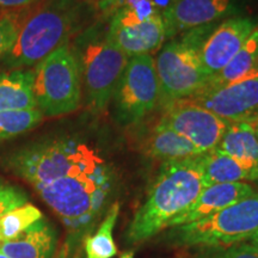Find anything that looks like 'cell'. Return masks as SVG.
Listing matches in <instances>:
<instances>
[{
  "label": "cell",
  "mask_w": 258,
  "mask_h": 258,
  "mask_svg": "<svg viewBox=\"0 0 258 258\" xmlns=\"http://www.w3.org/2000/svg\"><path fill=\"white\" fill-rule=\"evenodd\" d=\"M80 14L78 0H48L22 22L16 43L3 62L12 70L36 66L51 51L69 43Z\"/></svg>",
  "instance_id": "obj_3"
},
{
  "label": "cell",
  "mask_w": 258,
  "mask_h": 258,
  "mask_svg": "<svg viewBox=\"0 0 258 258\" xmlns=\"http://www.w3.org/2000/svg\"><path fill=\"white\" fill-rule=\"evenodd\" d=\"M230 122L208 109L185 101L165 105L158 124L164 125L184 137L202 154L218 147Z\"/></svg>",
  "instance_id": "obj_11"
},
{
  "label": "cell",
  "mask_w": 258,
  "mask_h": 258,
  "mask_svg": "<svg viewBox=\"0 0 258 258\" xmlns=\"http://www.w3.org/2000/svg\"><path fill=\"white\" fill-rule=\"evenodd\" d=\"M256 192L257 190L247 182L224 183L206 186L200 192L198 199L184 212L171 220L166 228L202 220Z\"/></svg>",
  "instance_id": "obj_15"
},
{
  "label": "cell",
  "mask_w": 258,
  "mask_h": 258,
  "mask_svg": "<svg viewBox=\"0 0 258 258\" xmlns=\"http://www.w3.org/2000/svg\"><path fill=\"white\" fill-rule=\"evenodd\" d=\"M159 99V82L152 54L131 57L111 99L116 122L121 125L139 123Z\"/></svg>",
  "instance_id": "obj_10"
},
{
  "label": "cell",
  "mask_w": 258,
  "mask_h": 258,
  "mask_svg": "<svg viewBox=\"0 0 258 258\" xmlns=\"http://www.w3.org/2000/svg\"><path fill=\"white\" fill-rule=\"evenodd\" d=\"M32 91L37 108L48 117L76 111L83 96L79 64L72 47L63 44L32 70Z\"/></svg>",
  "instance_id": "obj_7"
},
{
  "label": "cell",
  "mask_w": 258,
  "mask_h": 258,
  "mask_svg": "<svg viewBox=\"0 0 258 258\" xmlns=\"http://www.w3.org/2000/svg\"><path fill=\"white\" fill-rule=\"evenodd\" d=\"M217 24L206 25L170 38L154 59L160 99L169 105L186 99L207 85L209 77L201 60V48Z\"/></svg>",
  "instance_id": "obj_4"
},
{
  "label": "cell",
  "mask_w": 258,
  "mask_h": 258,
  "mask_svg": "<svg viewBox=\"0 0 258 258\" xmlns=\"http://www.w3.org/2000/svg\"><path fill=\"white\" fill-rule=\"evenodd\" d=\"M3 243V237H2V233H0V244Z\"/></svg>",
  "instance_id": "obj_34"
},
{
  "label": "cell",
  "mask_w": 258,
  "mask_h": 258,
  "mask_svg": "<svg viewBox=\"0 0 258 258\" xmlns=\"http://www.w3.org/2000/svg\"><path fill=\"white\" fill-rule=\"evenodd\" d=\"M246 241L249 244L252 245V246L256 247V249L258 250V231L254 234L251 235V238H249V239H247Z\"/></svg>",
  "instance_id": "obj_30"
},
{
  "label": "cell",
  "mask_w": 258,
  "mask_h": 258,
  "mask_svg": "<svg viewBox=\"0 0 258 258\" xmlns=\"http://www.w3.org/2000/svg\"><path fill=\"white\" fill-rule=\"evenodd\" d=\"M32 82V70L18 69L0 73V111L36 109Z\"/></svg>",
  "instance_id": "obj_19"
},
{
  "label": "cell",
  "mask_w": 258,
  "mask_h": 258,
  "mask_svg": "<svg viewBox=\"0 0 258 258\" xmlns=\"http://www.w3.org/2000/svg\"><path fill=\"white\" fill-rule=\"evenodd\" d=\"M215 150L239 160L258 175V137L249 122H230Z\"/></svg>",
  "instance_id": "obj_17"
},
{
  "label": "cell",
  "mask_w": 258,
  "mask_h": 258,
  "mask_svg": "<svg viewBox=\"0 0 258 258\" xmlns=\"http://www.w3.org/2000/svg\"><path fill=\"white\" fill-rule=\"evenodd\" d=\"M257 27L256 19L241 16L215 25L201 48V60L209 80L230 62Z\"/></svg>",
  "instance_id": "obj_14"
},
{
  "label": "cell",
  "mask_w": 258,
  "mask_h": 258,
  "mask_svg": "<svg viewBox=\"0 0 258 258\" xmlns=\"http://www.w3.org/2000/svg\"><path fill=\"white\" fill-rule=\"evenodd\" d=\"M120 214V202L115 201L104 214V218L93 234H88L84 240L86 258H112L117 254L112 231Z\"/></svg>",
  "instance_id": "obj_22"
},
{
  "label": "cell",
  "mask_w": 258,
  "mask_h": 258,
  "mask_svg": "<svg viewBox=\"0 0 258 258\" xmlns=\"http://www.w3.org/2000/svg\"><path fill=\"white\" fill-rule=\"evenodd\" d=\"M120 258H134V252L133 251H125L121 254Z\"/></svg>",
  "instance_id": "obj_32"
},
{
  "label": "cell",
  "mask_w": 258,
  "mask_h": 258,
  "mask_svg": "<svg viewBox=\"0 0 258 258\" xmlns=\"http://www.w3.org/2000/svg\"><path fill=\"white\" fill-rule=\"evenodd\" d=\"M43 218L42 212L31 203H24L6 213L0 218V233L3 241L14 240L29 227Z\"/></svg>",
  "instance_id": "obj_23"
},
{
  "label": "cell",
  "mask_w": 258,
  "mask_h": 258,
  "mask_svg": "<svg viewBox=\"0 0 258 258\" xmlns=\"http://www.w3.org/2000/svg\"><path fill=\"white\" fill-rule=\"evenodd\" d=\"M44 115L38 108L29 110L0 111V140L27 133L43 121Z\"/></svg>",
  "instance_id": "obj_24"
},
{
  "label": "cell",
  "mask_w": 258,
  "mask_h": 258,
  "mask_svg": "<svg viewBox=\"0 0 258 258\" xmlns=\"http://www.w3.org/2000/svg\"><path fill=\"white\" fill-rule=\"evenodd\" d=\"M19 23L12 16L0 18V60L8 55L18 36Z\"/></svg>",
  "instance_id": "obj_26"
},
{
  "label": "cell",
  "mask_w": 258,
  "mask_h": 258,
  "mask_svg": "<svg viewBox=\"0 0 258 258\" xmlns=\"http://www.w3.org/2000/svg\"><path fill=\"white\" fill-rule=\"evenodd\" d=\"M56 232L43 218L14 240H4L0 251L10 258H51L56 246Z\"/></svg>",
  "instance_id": "obj_16"
},
{
  "label": "cell",
  "mask_w": 258,
  "mask_h": 258,
  "mask_svg": "<svg viewBox=\"0 0 258 258\" xmlns=\"http://www.w3.org/2000/svg\"><path fill=\"white\" fill-rule=\"evenodd\" d=\"M108 34L128 59L152 54L166 41L163 15L151 0H129L116 9Z\"/></svg>",
  "instance_id": "obj_9"
},
{
  "label": "cell",
  "mask_w": 258,
  "mask_h": 258,
  "mask_svg": "<svg viewBox=\"0 0 258 258\" xmlns=\"http://www.w3.org/2000/svg\"><path fill=\"white\" fill-rule=\"evenodd\" d=\"M249 123L252 125V128H253V131H254V133L257 134V137H258V114L254 116V117L252 118V120L251 121H249Z\"/></svg>",
  "instance_id": "obj_31"
},
{
  "label": "cell",
  "mask_w": 258,
  "mask_h": 258,
  "mask_svg": "<svg viewBox=\"0 0 258 258\" xmlns=\"http://www.w3.org/2000/svg\"><path fill=\"white\" fill-rule=\"evenodd\" d=\"M258 231V191L211 217L176 226L163 235L176 247H218L246 241Z\"/></svg>",
  "instance_id": "obj_6"
},
{
  "label": "cell",
  "mask_w": 258,
  "mask_h": 258,
  "mask_svg": "<svg viewBox=\"0 0 258 258\" xmlns=\"http://www.w3.org/2000/svg\"><path fill=\"white\" fill-rule=\"evenodd\" d=\"M182 101L208 109L228 122H249L258 114V67L233 83Z\"/></svg>",
  "instance_id": "obj_12"
},
{
  "label": "cell",
  "mask_w": 258,
  "mask_h": 258,
  "mask_svg": "<svg viewBox=\"0 0 258 258\" xmlns=\"http://www.w3.org/2000/svg\"><path fill=\"white\" fill-rule=\"evenodd\" d=\"M0 258H10V257H8L5 253H3L2 251H0Z\"/></svg>",
  "instance_id": "obj_33"
},
{
  "label": "cell",
  "mask_w": 258,
  "mask_h": 258,
  "mask_svg": "<svg viewBox=\"0 0 258 258\" xmlns=\"http://www.w3.org/2000/svg\"><path fill=\"white\" fill-rule=\"evenodd\" d=\"M72 49L78 60L86 102L92 110L101 111L111 102L129 59L109 36L108 29H88L79 35Z\"/></svg>",
  "instance_id": "obj_5"
},
{
  "label": "cell",
  "mask_w": 258,
  "mask_h": 258,
  "mask_svg": "<svg viewBox=\"0 0 258 258\" xmlns=\"http://www.w3.org/2000/svg\"><path fill=\"white\" fill-rule=\"evenodd\" d=\"M202 177L205 188L224 183L258 180V175L253 170L244 165L239 160L217 150L203 154Z\"/></svg>",
  "instance_id": "obj_20"
},
{
  "label": "cell",
  "mask_w": 258,
  "mask_h": 258,
  "mask_svg": "<svg viewBox=\"0 0 258 258\" xmlns=\"http://www.w3.org/2000/svg\"><path fill=\"white\" fill-rule=\"evenodd\" d=\"M258 67V27L254 29L249 38L245 41L243 47L240 48L232 60L219 72L217 76L207 83V85L201 91L205 90H214L227 84L233 83L235 80L252 72ZM199 93V92H198Z\"/></svg>",
  "instance_id": "obj_21"
},
{
  "label": "cell",
  "mask_w": 258,
  "mask_h": 258,
  "mask_svg": "<svg viewBox=\"0 0 258 258\" xmlns=\"http://www.w3.org/2000/svg\"><path fill=\"white\" fill-rule=\"evenodd\" d=\"M116 185L114 170L99 158L70 175L35 188L73 237L80 238L110 207Z\"/></svg>",
  "instance_id": "obj_2"
},
{
  "label": "cell",
  "mask_w": 258,
  "mask_h": 258,
  "mask_svg": "<svg viewBox=\"0 0 258 258\" xmlns=\"http://www.w3.org/2000/svg\"><path fill=\"white\" fill-rule=\"evenodd\" d=\"M35 0H0V9H21L31 5Z\"/></svg>",
  "instance_id": "obj_28"
},
{
  "label": "cell",
  "mask_w": 258,
  "mask_h": 258,
  "mask_svg": "<svg viewBox=\"0 0 258 258\" xmlns=\"http://www.w3.org/2000/svg\"><path fill=\"white\" fill-rule=\"evenodd\" d=\"M144 152L153 159H160L163 163L188 159L202 154L184 137L158 123L145 139Z\"/></svg>",
  "instance_id": "obj_18"
},
{
  "label": "cell",
  "mask_w": 258,
  "mask_h": 258,
  "mask_svg": "<svg viewBox=\"0 0 258 258\" xmlns=\"http://www.w3.org/2000/svg\"><path fill=\"white\" fill-rule=\"evenodd\" d=\"M3 186H4V185H3V183H2V180H0V189H2V188H3Z\"/></svg>",
  "instance_id": "obj_35"
},
{
  "label": "cell",
  "mask_w": 258,
  "mask_h": 258,
  "mask_svg": "<svg viewBox=\"0 0 258 258\" xmlns=\"http://www.w3.org/2000/svg\"><path fill=\"white\" fill-rule=\"evenodd\" d=\"M97 2H98L99 9H102L103 11L114 12L116 9L120 8L122 4L129 2V0H97Z\"/></svg>",
  "instance_id": "obj_29"
},
{
  "label": "cell",
  "mask_w": 258,
  "mask_h": 258,
  "mask_svg": "<svg viewBox=\"0 0 258 258\" xmlns=\"http://www.w3.org/2000/svg\"><path fill=\"white\" fill-rule=\"evenodd\" d=\"M194 258H258V250L247 241H241L228 246L201 249Z\"/></svg>",
  "instance_id": "obj_25"
},
{
  "label": "cell",
  "mask_w": 258,
  "mask_h": 258,
  "mask_svg": "<svg viewBox=\"0 0 258 258\" xmlns=\"http://www.w3.org/2000/svg\"><path fill=\"white\" fill-rule=\"evenodd\" d=\"M239 12L238 0H171L161 12L165 23L166 41L192 29L235 17Z\"/></svg>",
  "instance_id": "obj_13"
},
{
  "label": "cell",
  "mask_w": 258,
  "mask_h": 258,
  "mask_svg": "<svg viewBox=\"0 0 258 258\" xmlns=\"http://www.w3.org/2000/svg\"><path fill=\"white\" fill-rule=\"evenodd\" d=\"M24 203H27V196L22 190L15 186H3L0 189V218Z\"/></svg>",
  "instance_id": "obj_27"
},
{
  "label": "cell",
  "mask_w": 258,
  "mask_h": 258,
  "mask_svg": "<svg viewBox=\"0 0 258 258\" xmlns=\"http://www.w3.org/2000/svg\"><path fill=\"white\" fill-rule=\"evenodd\" d=\"M99 158L101 154L88 144L66 139L23 148L11 157L10 166L37 188L70 175Z\"/></svg>",
  "instance_id": "obj_8"
},
{
  "label": "cell",
  "mask_w": 258,
  "mask_h": 258,
  "mask_svg": "<svg viewBox=\"0 0 258 258\" xmlns=\"http://www.w3.org/2000/svg\"><path fill=\"white\" fill-rule=\"evenodd\" d=\"M202 157L203 154L161 164L146 200L128 226L125 244L143 243L160 233L198 199L205 188Z\"/></svg>",
  "instance_id": "obj_1"
}]
</instances>
